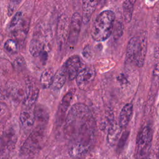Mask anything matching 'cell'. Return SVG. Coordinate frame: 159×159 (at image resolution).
<instances>
[{
	"mask_svg": "<svg viewBox=\"0 0 159 159\" xmlns=\"http://www.w3.org/2000/svg\"><path fill=\"white\" fill-rule=\"evenodd\" d=\"M114 20L115 14L112 11L106 10L101 12L96 18L92 26V38L97 42L108 39L112 34Z\"/></svg>",
	"mask_w": 159,
	"mask_h": 159,
	"instance_id": "obj_1",
	"label": "cell"
},
{
	"mask_svg": "<svg viewBox=\"0 0 159 159\" xmlns=\"http://www.w3.org/2000/svg\"><path fill=\"white\" fill-rule=\"evenodd\" d=\"M45 129L35 127L20 147L19 157L22 159H32L40 151L44 137Z\"/></svg>",
	"mask_w": 159,
	"mask_h": 159,
	"instance_id": "obj_2",
	"label": "cell"
},
{
	"mask_svg": "<svg viewBox=\"0 0 159 159\" xmlns=\"http://www.w3.org/2000/svg\"><path fill=\"white\" fill-rule=\"evenodd\" d=\"M147 38L144 36L134 37L130 39L127 46V57L135 63L139 67L143 65L147 52Z\"/></svg>",
	"mask_w": 159,
	"mask_h": 159,
	"instance_id": "obj_3",
	"label": "cell"
},
{
	"mask_svg": "<svg viewBox=\"0 0 159 159\" xmlns=\"http://www.w3.org/2000/svg\"><path fill=\"white\" fill-rule=\"evenodd\" d=\"M152 131L149 126L143 127L137 137V149L140 159H147L152 145Z\"/></svg>",
	"mask_w": 159,
	"mask_h": 159,
	"instance_id": "obj_4",
	"label": "cell"
},
{
	"mask_svg": "<svg viewBox=\"0 0 159 159\" xmlns=\"http://www.w3.org/2000/svg\"><path fill=\"white\" fill-rule=\"evenodd\" d=\"M17 140L16 129L13 127H9L0 137V158L6 157L14 150Z\"/></svg>",
	"mask_w": 159,
	"mask_h": 159,
	"instance_id": "obj_5",
	"label": "cell"
},
{
	"mask_svg": "<svg viewBox=\"0 0 159 159\" xmlns=\"http://www.w3.org/2000/svg\"><path fill=\"white\" fill-rule=\"evenodd\" d=\"M45 38L42 34V27H37L29 44V52L34 57L42 55L45 52Z\"/></svg>",
	"mask_w": 159,
	"mask_h": 159,
	"instance_id": "obj_6",
	"label": "cell"
},
{
	"mask_svg": "<svg viewBox=\"0 0 159 159\" xmlns=\"http://www.w3.org/2000/svg\"><path fill=\"white\" fill-rule=\"evenodd\" d=\"M96 76V71L93 66L82 68L76 77V84L81 89H86L93 81Z\"/></svg>",
	"mask_w": 159,
	"mask_h": 159,
	"instance_id": "obj_7",
	"label": "cell"
},
{
	"mask_svg": "<svg viewBox=\"0 0 159 159\" xmlns=\"http://www.w3.org/2000/svg\"><path fill=\"white\" fill-rule=\"evenodd\" d=\"M81 22L82 17L81 15L78 12L74 13L70 22L69 32L67 40V42L70 46H73L77 42L80 32Z\"/></svg>",
	"mask_w": 159,
	"mask_h": 159,
	"instance_id": "obj_8",
	"label": "cell"
},
{
	"mask_svg": "<svg viewBox=\"0 0 159 159\" xmlns=\"http://www.w3.org/2000/svg\"><path fill=\"white\" fill-rule=\"evenodd\" d=\"M70 22L68 16L62 15L58 19L57 29V40L58 45L62 47L67 42Z\"/></svg>",
	"mask_w": 159,
	"mask_h": 159,
	"instance_id": "obj_9",
	"label": "cell"
},
{
	"mask_svg": "<svg viewBox=\"0 0 159 159\" xmlns=\"http://www.w3.org/2000/svg\"><path fill=\"white\" fill-rule=\"evenodd\" d=\"M63 65L66 77L69 80H73L76 78L78 73L81 70V62L80 57L77 55H73L70 57Z\"/></svg>",
	"mask_w": 159,
	"mask_h": 159,
	"instance_id": "obj_10",
	"label": "cell"
},
{
	"mask_svg": "<svg viewBox=\"0 0 159 159\" xmlns=\"http://www.w3.org/2000/svg\"><path fill=\"white\" fill-rule=\"evenodd\" d=\"M35 116V123L37 124L36 127L45 129V125L48 122L49 115L45 107L41 105L37 104L35 106L34 109Z\"/></svg>",
	"mask_w": 159,
	"mask_h": 159,
	"instance_id": "obj_11",
	"label": "cell"
},
{
	"mask_svg": "<svg viewBox=\"0 0 159 159\" xmlns=\"http://www.w3.org/2000/svg\"><path fill=\"white\" fill-rule=\"evenodd\" d=\"M39 94V88L34 84H29L26 86L25 89V95L24 99V104L25 106L30 108L35 103Z\"/></svg>",
	"mask_w": 159,
	"mask_h": 159,
	"instance_id": "obj_12",
	"label": "cell"
},
{
	"mask_svg": "<svg viewBox=\"0 0 159 159\" xmlns=\"http://www.w3.org/2000/svg\"><path fill=\"white\" fill-rule=\"evenodd\" d=\"M87 145L80 141L72 143L68 148V153L73 158H81L83 157L87 153Z\"/></svg>",
	"mask_w": 159,
	"mask_h": 159,
	"instance_id": "obj_13",
	"label": "cell"
},
{
	"mask_svg": "<svg viewBox=\"0 0 159 159\" xmlns=\"http://www.w3.org/2000/svg\"><path fill=\"white\" fill-rule=\"evenodd\" d=\"M121 129L119 124H117L114 121L110 125L107 129V141L109 144L114 146L117 143L120 135Z\"/></svg>",
	"mask_w": 159,
	"mask_h": 159,
	"instance_id": "obj_14",
	"label": "cell"
},
{
	"mask_svg": "<svg viewBox=\"0 0 159 159\" xmlns=\"http://www.w3.org/2000/svg\"><path fill=\"white\" fill-rule=\"evenodd\" d=\"M98 0H82V20L84 22L86 23L89 21L91 15L96 8Z\"/></svg>",
	"mask_w": 159,
	"mask_h": 159,
	"instance_id": "obj_15",
	"label": "cell"
},
{
	"mask_svg": "<svg viewBox=\"0 0 159 159\" xmlns=\"http://www.w3.org/2000/svg\"><path fill=\"white\" fill-rule=\"evenodd\" d=\"M133 111V105L131 103L126 104L122 109L119 117V125L121 128L125 127L129 124Z\"/></svg>",
	"mask_w": 159,
	"mask_h": 159,
	"instance_id": "obj_16",
	"label": "cell"
},
{
	"mask_svg": "<svg viewBox=\"0 0 159 159\" xmlns=\"http://www.w3.org/2000/svg\"><path fill=\"white\" fill-rule=\"evenodd\" d=\"M66 78L67 77H66L65 69L64 65H63L55 73L53 81L51 85L52 88L55 90H58L61 89L64 85Z\"/></svg>",
	"mask_w": 159,
	"mask_h": 159,
	"instance_id": "obj_17",
	"label": "cell"
},
{
	"mask_svg": "<svg viewBox=\"0 0 159 159\" xmlns=\"http://www.w3.org/2000/svg\"><path fill=\"white\" fill-rule=\"evenodd\" d=\"M73 98V94L71 93H66L62 98L57 111V119L61 120L64 115L65 114L66 112L67 111L71 101L72 100Z\"/></svg>",
	"mask_w": 159,
	"mask_h": 159,
	"instance_id": "obj_18",
	"label": "cell"
},
{
	"mask_svg": "<svg viewBox=\"0 0 159 159\" xmlns=\"http://www.w3.org/2000/svg\"><path fill=\"white\" fill-rule=\"evenodd\" d=\"M19 120L21 124L25 127H30L35 123V116L34 110H23L19 116Z\"/></svg>",
	"mask_w": 159,
	"mask_h": 159,
	"instance_id": "obj_19",
	"label": "cell"
},
{
	"mask_svg": "<svg viewBox=\"0 0 159 159\" xmlns=\"http://www.w3.org/2000/svg\"><path fill=\"white\" fill-rule=\"evenodd\" d=\"M54 75V71L52 68H48L43 71L40 78V82L42 88L46 89L51 86Z\"/></svg>",
	"mask_w": 159,
	"mask_h": 159,
	"instance_id": "obj_20",
	"label": "cell"
},
{
	"mask_svg": "<svg viewBox=\"0 0 159 159\" xmlns=\"http://www.w3.org/2000/svg\"><path fill=\"white\" fill-rule=\"evenodd\" d=\"M135 1L136 0H125L123 2V15L126 22H129L132 19Z\"/></svg>",
	"mask_w": 159,
	"mask_h": 159,
	"instance_id": "obj_21",
	"label": "cell"
},
{
	"mask_svg": "<svg viewBox=\"0 0 159 159\" xmlns=\"http://www.w3.org/2000/svg\"><path fill=\"white\" fill-rule=\"evenodd\" d=\"M24 20L23 14L22 12L20 11L17 12L13 17L12 18L10 24H9V29L12 30L15 27H16L17 25H19L22 21Z\"/></svg>",
	"mask_w": 159,
	"mask_h": 159,
	"instance_id": "obj_22",
	"label": "cell"
},
{
	"mask_svg": "<svg viewBox=\"0 0 159 159\" xmlns=\"http://www.w3.org/2000/svg\"><path fill=\"white\" fill-rule=\"evenodd\" d=\"M4 47L6 51L11 53H15L18 50V44L14 39H8L6 40Z\"/></svg>",
	"mask_w": 159,
	"mask_h": 159,
	"instance_id": "obj_23",
	"label": "cell"
},
{
	"mask_svg": "<svg viewBox=\"0 0 159 159\" xmlns=\"http://www.w3.org/2000/svg\"><path fill=\"white\" fill-rule=\"evenodd\" d=\"M123 32V25L122 24L117 22L113 27V30H112V35L114 39H119L122 35Z\"/></svg>",
	"mask_w": 159,
	"mask_h": 159,
	"instance_id": "obj_24",
	"label": "cell"
},
{
	"mask_svg": "<svg viewBox=\"0 0 159 159\" xmlns=\"http://www.w3.org/2000/svg\"><path fill=\"white\" fill-rule=\"evenodd\" d=\"M129 135V132L128 131H125L124 132L122 133V134L121 135L120 137H119V139L117 141V150H121L124 148V147L126 143V141L128 139Z\"/></svg>",
	"mask_w": 159,
	"mask_h": 159,
	"instance_id": "obj_25",
	"label": "cell"
},
{
	"mask_svg": "<svg viewBox=\"0 0 159 159\" xmlns=\"http://www.w3.org/2000/svg\"><path fill=\"white\" fill-rule=\"evenodd\" d=\"M153 76L154 77H159V63H157L153 69Z\"/></svg>",
	"mask_w": 159,
	"mask_h": 159,
	"instance_id": "obj_26",
	"label": "cell"
},
{
	"mask_svg": "<svg viewBox=\"0 0 159 159\" xmlns=\"http://www.w3.org/2000/svg\"><path fill=\"white\" fill-rule=\"evenodd\" d=\"M154 57L155 58H159V45L157 46L154 50Z\"/></svg>",
	"mask_w": 159,
	"mask_h": 159,
	"instance_id": "obj_27",
	"label": "cell"
},
{
	"mask_svg": "<svg viewBox=\"0 0 159 159\" xmlns=\"http://www.w3.org/2000/svg\"><path fill=\"white\" fill-rule=\"evenodd\" d=\"M147 159H157V158L153 155H149Z\"/></svg>",
	"mask_w": 159,
	"mask_h": 159,
	"instance_id": "obj_28",
	"label": "cell"
},
{
	"mask_svg": "<svg viewBox=\"0 0 159 159\" xmlns=\"http://www.w3.org/2000/svg\"><path fill=\"white\" fill-rule=\"evenodd\" d=\"M19 1V0H14V2H17V1Z\"/></svg>",
	"mask_w": 159,
	"mask_h": 159,
	"instance_id": "obj_29",
	"label": "cell"
},
{
	"mask_svg": "<svg viewBox=\"0 0 159 159\" xmlns=\"http://www.w3.org/2000/svg\"><path fill=\"white\" fill-rule=\"evenodd\" d=\"M0 112H1V107H0Z\"/></svg>",
	"mask_w": 159,
	"mask_h": 159,
	"instance_id": "obj_30",
	"label": "cell"
}]
</instances>
